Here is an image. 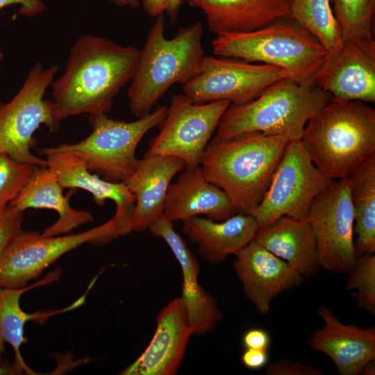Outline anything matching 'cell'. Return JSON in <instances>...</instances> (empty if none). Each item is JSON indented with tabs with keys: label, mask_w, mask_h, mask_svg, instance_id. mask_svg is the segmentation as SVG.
Instances as JSON below:
<instances>
[{
	"label": "cell",
	"mask_w": 375,
	"mask_h": 375,
	"mask_svg": "<svg viewBox=\"0 0 375 375\" xmlns=\"http://www.w3.org/2000/svg\"><path fill=\"white\" fill-rule=\"evenodd\" d=\"M140 49L105 37L85 34L72 46L65 71L51 83L61 121L80 114L107 113L135 72Z\"/></svg>",
	"instance_id": "6da1fadb"
},
{
	"label": "cell",
	"mask_w": 375,
	"mask_h": 375,
	"mask_svg": "<svg viewBox=\"0 0 375 375\" xmlns=\"http://www.w3.org/2000/svg\"><path fill=\"white\" fill-rule=\"evenodd\" d=\"M290 140L260 132L215 137L201 159L202 173L222 190L238 212L252 215L262 200Z\"/></svg>",
	"instance_id": "7a4b0ae2"
},
{
	"label": "cell",
	"mask_w": 375,
	"mask_h": 375,
	"mask_svg": "<svg viewBox=\"0 0 375 375\" xmlns=\"http://www.w3.org/2000/svg\"><path fill=\"white\" fill-rule=\"evenodd\" d=\"M165 28V15H160L148 32L128 88L129 108L138 118L149 114L172 85L185 84L203 66L202 24L181 28L170 39Z\"/></svg>",
	"instance_id": "3957f363"
},
{
	"label": "cell",
	"mask_w": 375,
	"mask_h": 375,
	"mask_svg": "<svg viewBox=\"0 0 375 375\" xmlns=\"http://www.w3.org/2000/svg\"><path fill=\"white\" fill-rule=\"evenodd\" d=\"M300 140L328 178H347L375 156V110L360 101L332 99L308 120Z\"/></svg>",
	"instance_id": "277c9868"
},
{
	"label": "cell",
	"mask_w": 375,
	"mask_h": 375,
	"mask_svg": "<svg viewBox=\"0 0 375 375\" xmlns=\"http://www.w3.org/2000/svg\"><path fill=\"white\" fill-rule=\"evenodd\" d=\"M332 99L313 83L281 79L249 101L230 103L216 129V138L229 139L260 132L301 140L308 120Z\"/></svg>",
	"instance_id": "5b68a950"
},
{
	"label": "cell",
	"mask_w": 375,
	"mask_h": 375,
	"mask_svg": "<svg viewBox=\"0 0 375 375\" xmlns=\"http://www.w3.org/2000/svg\"><path fill=\"white\" fill-rule=\"evenodd\" d=\"M211 45L215 56L276 66L305 83H314L327 54L312 34L290 18L251 32L217 35Z\"/></svg>",
	"instance_id": "8992f818"
},
{
	"label": "cell",
	"mask_w": 375,
	"mask_h": 375,
	"mask_svg": "<svg viewBox=\"0 0 375 375\" xmlns=\"http://www.w3.org/2000/svg\"><path fill=\"white\" fill-rule=\"evenodd\" d=\"M167 106H158L135 121L109 118L106 113L89 115L90 133L80 142L40 149L49 152H69L79 156L88 170L105 181L124 182L135 172L139 159L138 145L150 130L161 125Z\"/></svg>",
	"instance_id": "52a82bcc"
},
{
	"label": "cell",
	"mask_w": 375,
	"mask_h": 375,
	"mask_svg": "<svg viewBox=\"0 0 375 375\" xmlns=\"http://www.w3.org/2000/svg\"><path fill=\"white\" fill-rule=\"evenodd\" d=\"M58 70L56 65L45 68L41 62L34 64L11 99L0 102V153L19 162L47 167V160L31 150L38 144L34 133L41 126L51 133L60 126L53 101L44 99Z\"/></svg>",
	"instance_id": "ba28073f"
},
{
	"label": "cell",
	"mask_w": 375,
	"mask_h": 375,
	"mask_svg": "<svg viewBox=\"0 0 375 375\" xmlns=\"http://www.w3.org/2000/svg\"><path fill=\"white\" fill-rule=\"evenodd\" d=\"M332 181L313 163L300 140H290L267 191L251 215L259 228L282 216L305 220L314 199Z\"/></svg>",
	"instance_id": "9c48e42d"
},
{
	"label": "cell",
	"mask_w": 375,
	"mask_h": 375,
	"mask_svg": "<svg viewBox=\"0 0 375 375\" xmlns=\"http://www.w3.org/2000/svg\"><path fill=\"white\" fill-rule=\"evenodd\" d=\"M231 102L194 103L184 94H174L158 134L148 144L146 155L175 156L185 169L200 166L219 120Z\"/></svg>",
	"instance_id": "30bf717a"
},
{
	"label": "cell",
	"mask_w": 375,
	"mask_h": 375,
	"mask_svg": "<svg viewBox=\"0 0 375 375\" xmlns=\"http://www.w3.org/2000/svg\"><path fill=\"white\" fill-rule=\"evenodd\" d=\"M118 237L111 219L76 234L44 236L22 229L0 257V287L26 286L66 253L85 243L104 244Z\"/></svg>",
	"instance_id": "8fae6325"
},
{
	"label": "cell",
	"mask_w": 375,
	"mask_h": 375,
	"mask_svg": "<svg viewBox=\"0 0 375 375\" xmlns=\"http://www.w3.org/2000/svg\"><path fill=\"white\" fill-rule=\"evenodd\" d=\"M288 77V72L276 66L207 56L201 72L183 85V94L194 103L226 100L239 104Z\"/></svg>",
	"instance_id": "7c38bea8"
},
{
	"label": "cell",
	"mask_w": 375,
	"mask_h": 375,
	"mask_svg": "<svg viewBox=\"0 0 375 375\" xmlns=\"http://www.w3.org/2000/svg\"><path fill=\"white\" fill-rule=\"evenodd\" d=\"M307 219L317 241L320 267L348 273L358 258L348 177L333 181L314 199Z\"/></svg>",
	"instance_id": "4fadbf2b"
},
{
	"label": "cell",
	"mask_w": 375,
	"mask_h": 375,
	"mask_svg": "<svg viewBox=\"0 0 375 375\" xmlns=\"http://www.w3.org/2000/svg\"><path fill=\"white\" fill-rule=\"evenodd\" d=\"M314 83L332 99L375 102V42L342 40L326 56Z\"/></svg>",
	"instance_id": "5bb4252c"
},
{
	"label": "cell",
	"mask_w": 375,
	"mask_h": 375,
	"mask_svg": "<svg viewBox=\"0 0 375 375\" xmlns=\"http://www.w3.org/2000/svg\"><path fill=\"white\" fill-rule=\"evenodd\" d=\"M233 269L245 297L265 315L281 293L299 287L304 278L285 261L254 240L235 253Z\"/></svg>",
	"instance_id": "9a60e30c"
},
{
	"label": "cell",
	"mask_w": 375,
	"mask_h": 375,
	"mask_svg": "<svg viewBox=\"0 0 375 375\" xmlns=\"http://www.w3.org/2000/svg\"><path fill=\"white\" fill-rule=\"evenodd\" d=\"M44 156L47 167L55 174L63 189H82L92 196L99 206L110 199L115 204V213L111 218L118 236L133 231L135 199L124 182L112 183L103 180L88 170L84 161L69 152H49L39 149Z\"/></svg>",
	"instance_id": "2e32d148"
},
{
	"label": "cell",
	"mask_w": 375,
	"mask_h": 375,
	"mask_svg": "<svg viewBox=\"0 0 375 375\" xmlns=\"http://www.w3.org/2000/svg\"><path fill=\"white\" fill-rule=\"evenodd\" d=\"M156 328L148 347L122 375H174L180 368L192 331L181 297L158 313Z\"/></svg>",
	"instance_id": "e0dca14e"
},
{
	"label": "cell",
	"mask_w": 375,
	"mask_h": 375,
	"mask_svg": "<svg viewBox=\"0 0 375 375\" xmlns=\"http://www.w3.org/2000/svg\"><path fill=\"white\" fill-rule=\"evenodd\" d=\"M317 312L324 325L309 338L310 347L328 356L341 375H360L375 360V327L344 324L324 306Z\"/></svg>",
	"instance_id": "ac0fdd59"
},
{
	"label": "cell",
	"mask_w": 375,
	"mask_h": 375,
	"mask_svg": "<svg viewBox=\"0 0 375 375\" xmlns=\"http://www.w3.org/2000/svg\"><path fill=\"white\" fill-rule=\"evenodd\" d=\"M238 213L219 188L204 177L201 167L184 169L171 183L165 200L163 215L172 222L204 215L221 222Z\"/></svg>",
	"instance_id": "d6986e66"
},
{
	"label": "cell",
	"mask_w": 375,
	"mask_h": 375,
	"mask_svg": "<svg viewBox=\"0 0 375 375\" xmlns=\"http://www.w3.org/2000/svg\"><path fill=\"white\" fill-rule=\"evenodd\" d=\"M206 17L210 32L216 35L258 30L290 18V0H188Z\"/></svg>",
	"instance_id": "ffe728a7"
},
{
	"label": "cell",
	"mask_w": 375,
	"mask_h": 375,
	"mask_svg": "<svg viewBox=\"0 0 375 375\" xmlns=\"http://www.w3.org/2000/svg\"><path fill=\"white\" fill-rule=\"evenodd\" d=\"M185 169L175 156L145 155L124 183L135 199L133 231L142 232L163 213L169 186L176 173Z\"/></svg>",
	"instance_id": "44dd1931"
},
{
	"label": "cell",
	"mask_w": 375,
	"mask_h": 375,
	"mask_svg": "<svg viewBox=\"0 0 375 375\" xmlns=\"http://www.w3.org/2000/svg\"><path fill=\"white\" fill-rule=\"evenodd\" d=\"M183 233L198 247L200 256L217 265L251 242L259 228L255 218L238 212L226 220L192 217L182 221Z\"/></svg>",
	"instance_id": "7402d4cb"
},
{
	"label": "cell",
	"mask_w": 375,
	"mask_h": 375,
	"mask_svg": "<svg viewBox=\"0 0 375 375\" xmlns=\"http://www.w3.org/2000/svg\"><path fill=\"white\" fill-rule=\"evenodd\" d=\"M61 270L56 269L50 272L35 283L20 288L0 287V354L4 350L6 343H8L14 351V374H37L24 360L21 347L27 339L24 335V328L26 322L33 321L35 323L46 322L51 317L76 309L84 302L87 292L69 306L53 310H42L33 313L24 311L20 306V299L24 293L35 288L53 283L57 281L61 275Z\"/></svg>",
	"instance_id": "603a6c76"
},
{
	"label": "cell",
	"mask_w": 375,
	"mask_h": 375,
	"mask_svg": "<svg viewBox=\"0 0 375 375\" xmlns=\"http://www.w3.org/2000/svg\"><path fill=\"white\" fill-rule=\"evenodd\" d=\"M253 240L285 261L303 278L313 276L321 268L317 241L307 219L282 216L258 228Z\"/></svg>",
	"instance_id": "cb8c5ba5"
},
{
	"label": "cell",
	"mask_w": 375,
	"mask_h": 375,
	"mask_svg": "<svg viewBox=\"0 0 375 375\" xmlns=\"http://www.w3.org/2000/svg\"><path fill=\"white\" fill-rule=\"evenodd\" d=\"M63 188L47 167H38L19 194L8 205L24 211L28 208L53 210L58 218L42 233L44 236L67 234L80 226L94 221L87 210H76L69 203L70 195L64 196Z\"/></svg>",
	"instance_id": "d4e9b609"
},
{
	"label": "cell",
	"mask_w": 375,
	"mask_h": 375,
	"mask_svg": "<svg viewBox=\"0 0 375 375\" xmlns=\"http://www.w3.org/2000/svg\"><path fill=\"white\" fill-rule=\"evenodd\" d=\"M357 257L375 252V156L349 176Z\"/></svg>",
	"instance_id": "484cf974"
},
{
	"label": "cell",
	"mask_w": 375,
	"mask_h": 375,
	"mask_svg": "<svg viewBox=\"0 0 375 375\" xmlns=\"http://www.w3.org/2000/svg\"><path fill=\"white\" fill-rule=\"evenodd\" d=\"M290 18L312 34L327 53L335 51L342 43L331 0H290Z\"/></svg>",
	"instance_id": "4316f807"
},
{
	"label": "cell",
	"mask_w": 375,
	"mask_h": 375,
	"mask_svg": "<svg viewBox=\"0 0 375 375\" xmlns=\"http://www.w3.org/2000/svg\"><path fill=\"white\" fill-rule=\"evenodd\" d=\"M181 290V299L192 335L208 333L223 317L217 301L199 282L183 280Z\"/></svg>",
	"instance_id": "83f0119b"
},
{
	"label": "cell",
	"mask_w": 375,
	"mask_h": 375,
	"mask_svg": "<svg viewBox=\"0 0 375 375\" xmlns=\"http://www.w3.org/2000/svg\"><path fill=\"white\" fill-rule=\"evenodd\" d=\"M342 40L375 42L372 25L375 0H331Z\"/></svg>",
	"instance_id": "f1b7e54d"
},
{
	"label": "cell",
	"mask_w": 375,
	"mask_h": 375,
	"mask_svg": "<svg viewBox=\"0 0 375 375\" xmlns=\"http://www.w3.org/2000/svg\"><path fill=\"white\" fill-rule=\"evenodd\" d=\"M346 289L351 293L358 304L366 312L375 315V255L365 253L358 256L347 273Z\"/></svg>",
	"instance_id": "f546056e"
},
{
	"label": "cell",
	"mask_w": 375,
	"mask_h": 375,
	"mask_svg": "<svg viewBox=\"0 0 375 375\" xmlns=\"http://www.w3.org/2000/svg\"><path fill=\"white\" fill-rule=\"evenodd\" d=\"M147 229L153 236L163 239L169 247L181 266L183 280L198 282L200 272L198 260L184 240L174 231L173 222L162 214L153 222Z\"/></svg>",
	"instance_id": "4dcf8cb0"
},
{
	"label": "cell",
	"mask_w": 375,
	"mask_h": 375,
	"mask_svg": "<svg viewBox=\"0 0 375 375\" xmlns=\"http://www.w3.org/2000/svg\"><path fill=\"white\" fill-rule=\"evenodd\" d=\"M38 167L0 153V214L19 194Z\"/></svg>",
	"instance_id": "1f68e13d"
},
{
	"label": "cell",
	"mask_w": 375,
	"mask_h": 375,
	"mask_svg": "<svg viewBox=\"0 0 375 375\" xmlns=\"http://www.w3.org/2000/svg\"><path fill=\"white\" fill-rule=\"evenodd\" d=\"M23 212L8 205L0 214V257L11 240L22 230Z\"/></svg>",
	"instance_id": "d6a6232c"
},
{
	"label": "cell",
	"mask_w": 375,
	"mask_h": 375,
	"mask_svg": "<svg viewBox=\"0 0 375 375\" xmlns=\"http://www.w3.org/2000/svg\"><path fill=\"white\" fill-rule=\"evenodd\" d=\"M319 369L310 364L280 359L267 366L265 375H322Z\"/></svg>",
	"instance_id": "836d02e7"
},
{
	"label": "cell",
	"mask_w": 375,
	"mask_h": 375,
	"mask_svg": "<svg viewBox=\"0 0 375 375\" xmlns=\"http://www.w3.org/2000/svg\"><path fill=\"white\" fill-rule=\"evenodd\" d=\"M188 0H140L144 12L149 16L156 17L166 14L170 23L175 24L182 6Z\"/></svg>",
	"instance_id": "e575fe53"
},
{
	"label": "cell",
	"mask_w": 375,
	"mask_h": 375,
	"mask_svg": "<svg viewBox=\"0 0 375 375\" xmlns=\"http://www.w3.org/2000/svg\"><path fill=\"white\" fill-rule=\"evenodd\" d=\"M242 343L245 349L267 350L270 344L268 333L260 328L249 329L242 337Z\"/></svg>",
	"instance_id": "d590c367"
},
{
	"label": "cell",
	"mask_w": 375,
	"mask_h": 375,
	"mask_svg": "<svg viewBox=\"0 0 375 375\" xmlns=\"http://www.w3.org/2000/svg\"><path fill=\"white\" fill-rule=\"evenodd\" d=\"M11 5H19V13L27 17L41 13L46 8L41 0H0V10Z\"/></svg>",
	"instance_id": "8d00e7d4"
},
{
	"label": "cell",
	"mask_w": 375,
	"mask_h": 375,
	"mask_svg": "<svg viewBox=\"0 0 375 375\" xmlns=\"http://www.w3.org/2000/svg\"><path fill=\"white\" fill-rule=\"evenodd\" d=\"M243 365L250 369H259L265 367L268 362L267 350L245 349L242 354Z\"/></svg>",
	"instance_id": "74e56055"
},
{
	"label": "cell",
	"mask_w": 375,
	"mask_h": 375,
	"mask_svg": "<svg viewBox=\"0 0 375 375\" xmlns=\"http://www.w3.org/2000/svg\"><path fill=\"white\" fill-rule=\"evenodd\" d=\"M113 4L119 7H129L137 9L140 6V0H109Z\"/></svg>",
	"instance_id": "f35d334b"
},
{
	"label": "cell",
	"mask_w": 375,
	"mask_h": 375,
	"mask_svg": "<svg viewBox=\"0 0 375 375\" xmlns=\"http://www.w3.org/2000/svg\"><path fill=\"white\" fill-rule=\"evenodd\" d=\"M362 375H374L375 374V360L371 361L363 368Z\"/></svg>",
	"instance_id": "ab89813d"
},
{
	"label": "cell",
	"mask_w": 375,
	"mask_h": 375,
	"mask_svg": "<svg viewBox=\"0 0 375 375\" xmlns=\"http://www.w3.org/2000/svg\"><path fill=\"white\" fill-rule=\"evenodd\" d=\"M15 374L12 367L0 365V375Z\"/></svg>",
	"instance_id": "60d3db41"
},
{
	"label": "cell",
	"mask_w": 375,
	"mask_h": 375,
	"mask_svg": "<svg viewBox=\"0 0 375 375\" xmlns=\"http://www.w3.org/2000/svg\"><path fill=\"white\" fill-rule=\"evenodd\" d=\"M3 59V52L0 50V62Z\"/></svg>",
	"instance_id": "b9f144b4"
}]
</instances>
